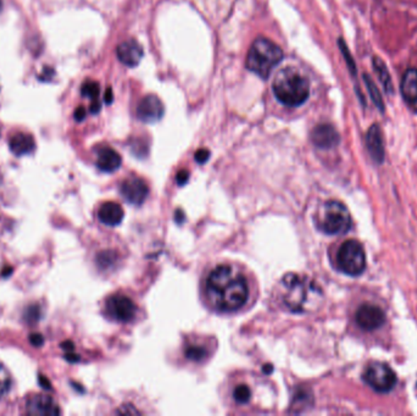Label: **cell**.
<instances>
[{
	"label": "cell",
	"instance_id": "cb8c5ba5",
	"mask_svg": "<svg viewBox=\"0 0 417 416\" xmlns=\"http://www.w3.org/2000/svg\"><path fill=\"white\" fill-rule=\"evenodd\" d=\"M250 392L249 387L245 386V385H241V386L236 387V390H233V398L236 400L237 403L247 404L249 402Z\"/></svg>",
	"mask_w": 417,
	"mask_h": 416
},
{
	"label": "cell",
	"instance_id": "f1b7e54d",
	"mask_svg": "<svg viewBox=\"0 0 417 416\" xmlns=\"http://www.w3.org/2000/svg\"><path fill=\"white\" fill-rule=\"evenodd\" d=\"M188 177H190V175L187 171H181L180 174L177 175V182H178V185H185Z\"/></svg>",
	"mask_w": 417,
	"mask_h": 416
},
{
	"label": "cell",
	"instance_id": "7c38bea8",
	"mask_svg": "<svg viewBox=\"0 0 417 416\" xmlns=\"http://www.w3.org/2000/svg\"><path fill=\"white\" fill-rule=\"evenodd\" d=\"M311 141L320 149H332L340 144V133L330 124H321L311 132Z\"/></svg>",
	"mask_w": 417,
	"mask_h": 416
},
{
	"label": "cell",
	"instance_id": "5b68a950",
	"mask_svg": "<svg viewBox=\"0 0 417 416\" xmlns=\"http://www.w3.org/2000/svg\"><path fill=\"white\" fill-rule=\"evenodd\" d=\"M316 225L323 234H343L352 226V217L345 204L338 200H328L318 209Z\"/></svg>",
	"mask_w": 417,
	"mask_h": 416
},
{
	"label": "cell",
	"instance_id": "ffe728a7",
	"mask_svg": "<svg viewBox=\"0 0 417 416\" xmlns=\"http://www.w3.org/2000/svg\"><path fill=\"white\" fill-rule=\"evenodd\" d=\"M374 69L376 74L379 76V82L382 83L383 88L386 89L387 93H393L394 87H393V81H391V74L388 71L387 65L384 64V61L381 58H374Z\"/></svg>",
	"mask_w": 417,
	"mask_h": 416
},
{
	"label": "cell",
	"instance_id": "9c48e42d",
	"mask_svg": "<svg viewBox=\"0 0 417 416\" xmlns=\"http://www.w3.org/2000/svg\"><path fill=\"white\" fill-rule=\"evenodd\" d=\"M355 319H357V325L362 329L374 331L386 322V314L377 305L362 304V307L357 309Z\"/></svg>",
	"mask_w": 417,
	"mask_h": 416
},
{
	"label": "cell",
	"instance_id": "7a4b0ae2",
	"mask_svg": "<svg viewBox=\"0 0 417 416\" xmlns=\"http://www.w3.org/2000/svg\"><path fill=\"white\" fill-rule=\"evenodd\" d=\"M284 308L297 314L315 312L323 302V292L318 283L297 273L286 275L277 288Z\"/></svg>",
	"mask_w": 417,
	"mask_h": 416
},
{
	"label": "cell",
	"instance_id": "30bf717a",
	"mask_svg": "<svg viewBox=\"0 0 417 416\" xmlns=\"http://www.w3.org/2000/svg\"><path fill=\"white\" fill-rule=\"evenodd\" d=\"M149 193V188L146 183L138 177H129L124 181L121 186V195L125 198L126 202L141 205L146 199Z\"/></svg>",
	"mask_w": 417,
	"mask_h": 416
},
{
	"label": "cell",
	"instance_id": "6da1fadb",
	"mask_svg": "<svg viewBox=\"0 0 417 416\" xmlns=\"http://www.w3.org/2000/svg\"><path fill=\"white\" fill-rule=\"evenodd\" d=\"M207 300L219 310L233 312L244 307L249 287L244 275L231 265H219L212 270L205 283Z\"/></svg>",
	"mask_w": 417,
	"mask_h": 416
},
{
	"label": "cell",
	"instance_id": "ac0fdd59",
	"mask_svg": "<svg viewBox=\"0 0 417 416\" xmlns=\"http://www.w3.org/2000/svg\"><path fill=\"white\" fill-rule=\"evenodd\" d=\"M98 217L104 225L117 226L124 220V209L115 202H107L100 207Z\"/></svg>",
	"mask_w": 417,
	"mask_h": 416
},
{
	"label": "cell",
	"instance_id": "9a60e30c",
	"mask_svg": "<svg viewBox=\"0 0 417 416\" xmlns=\"http://www.w3.org/2000/svg\"><path fill=\"white\" fill-rule=\"evenodd\" d=\"M366 147L370 153L372 160L381 164L384 159V144H383L382 130L379 125H372L366 135Z\"/></svg>",
	"mask_w": 417,
	"mask_h": 416
},
{
	"label": "cell",
	"instance_id": "603a6c76",
	"mask_svg": "<svg viewBox=\"0 0 417 416\" xmlns=\"http://www.w3.org/2000/svg\"><path fill=\"white\" fill-rule=\"evenodd\" d=\"M11 387V378L4 365L0 364V397L6 395Z\"/></svg>",
	"mask_w": 417,
	"mask_h": 416
},
{
	"label": "cell",
	"instance_id": "4fadbf2b",
	"mask_svg": "<svg viewBox=\"0 0 417 416\" xmlns=\"http://www.w3.org/2000/svg\"><path fill=\"white\" fill-rule=\"evenodd\" d=\"M165 113L163 102L156 96H146L143 98L137 109L139 120L144 122L159 121Z\"/></svg>",
	"mask_w": 417,
	"mask_h": 416
},
{
	"label": "cell",
	"instance_id": "52a82bcc",
	"mask_svg": "<svg viewBox=\"0 0 417 416\" xmlns=\"http://www.w3.org/2000/svg\"><path fill=\"white\" fill-rule=\"evenodd\" d=\"M362 378L371 388L381 393H387L396 385V375L393 368L379 361L371 363L366 368Z\"/></svg>",
	"mask_w": 417,
	"mask_h": 416
},
{
	"label": "cell",
	"instance_id": "5bb4252c",
	"mask_svg": "<svg viewBox=\"0 0 417 416\" xmlns=\"http://www.w3.org/2000/svg\"><path fill=\"white\" fill-rule=\"evenodd\" d=\"M400 91L408 108L417 113V69H408L405 71Z\"/></svg>",
	"mask_w": 417,
	"mask_h": 416
},
{
	"label": "cell",
	"instance_id": "8992f818",
	"mask_svg": "<svg viewBox=\"0 0 417 416\" xmlns=\"http://www.w3.org/2000/svg\"><path fill=\"white\" fill-rule=\"evenodd\" d=\"M337 264L343 273L350 276H359L366 268L365 251L355 239L345 241L337 253Z\"/></svg>",
	"mask_w": 417,
	"mask_h": 416
},
{
	"label": "cell",
	"instance_id": "ba28073f",
	"mask_svg": "<svg viewBox=\"0 0 417 416\" xmlns=\"http://www.w3.org/2000/svg\"><path fill=\"white\" fill-rule=\"evenodd\" d=\"M105 310L109 317L120 322L134 320L137 312V307L134 300L125 295H114L107 300Z\"/></svg>",
	"mask_w": 417,
	"mask_h": 416
},
{
	"label": "cell",
	"instance_id": "3957f363",
	"mask_svg": "<svg viewBox=\"0 0 417 416\" xmlns=\"http://www.w3.org/2000/svg\"><path fill=\"white\" fill-rule=\"evenodd\" d=\"M272 89L282 104L296 108L304 104L310 96V83L304 75L294 67H286L276 75Z\"/></svg>",
	"mask_w": 417,
	"mask_h": 416
},
{
	"label": "cell",
	"instance_id": "277c9868",
	"mask_svg": "<svg viewBox=\"0 0 417 416\" xmlns=\"http://www.w3.org/2000/svg\"><path fill=\"white\" fill-rule=\"evenodd\" d=\"M282 59V49L270 39L261 37L255 39L250 47L247 57V69L261 78H267Z\"/></svg>",
	"mask_w": 417,
	"mask_h": 416
},
{
	"label": "cell",
	"instance_id": "8fae6325",
	"mask_svg": "<svg viewBox=\"0 0 417 416\" xmlns=\"http://www.w3.org/2000/svg\"><path fill=\"white\" fill-rule=\"evenodd\" d=\"M26 412L30 415L52 416L60 414V409L52 397L35 395L27 400Z\"/></svg>",
	"mask_w": 417,
	"mask_h": 416
},
{
	"label": "cell",
	"instance_id": "484cf974",
	"mask_svg": "<svg viewBox=\"0 0 417 416\" xmlns=\"http://www.w3.org/2000/svg\"><path fill=\"white\" fill-rule=\"evenodd\" d=\"M185 356L194 361H200L207 356V351L199 346H190L185 349Z\"/></svg>",
	"mask_w": 417,
	"mask_h": 416
},
{
	"label": "cell",
	"instance_id": "7402d4cb",
	"mask_svg": "<svg viewBox=\"0 0 417 416\" xmlns=\"http://www.w3.org/2000/svg\"><path fill=\"white\" fill-rule=\"evenodd\" d=\"M99 84L94 82V81H87L83 86H82V94L87 97V98H91L92 104L95 103H99L98 102V97H99Z\"/></svg>",
	"mask_w": 417,
	"mask_h": 416
},
{
	"label": "cell",
	"instance_id": "e0dca14e",
	"mask_svg": "<svg viewBox=\"0 0 417 416\" xmlns=\"http://www.w3.org/2000/svg\"><path fill=\"white\" fill-rule=\"evenodd\" d=\"M97 166L104 173H114L121 166V156L112 148H100L97 153Z\"/></svg>",
	"mask_w": 417,
	"mask_h": 416
},
{
	"label": "cell",
	"instance_id": "44dd1931",
	"mask_svg": "<svg viewBox=\"0 0 417 416\" xmlns=\"http://www.w3.org/2000/svg\"><path fill=\"white\" fill-rule=\"evenodd\" d=\"M364 80H365L366 88L369 91V94H370V98L374 102V104L383 113L384 111V103H383L382 96H381L379 87L376 86V83L367 75H364Z\"/></svg>",
	"mask_w": 417,
	"mask_h": 416
},
{
	"label": "cell",
	"instance_id": "d6986e66",
	"mask_svg": "<svg viewBox=\"0 0 417 416\" xmlns=\"http://www.w3.org/2000/svg\"><path fill=\"white\" fill-rule=\"evenodd\" d=\"M10 149L15 155H26L35 150V139L27 133H16L10 138Z\"/></svg>",
	"mask_w": 417,
	"mask_h": 416
},
{
	"label": "cell",
	"instance_id": "4316f807",
	"mask_svg": "<svg viewBox=\"0 0 417 416\" xmlns=\"http://www.w3.org/2000/svg\"><path fill=\"white\" fill-rule=\"evenodd\" d=\"M209 156H210L209 150L199 149L198 152L195 153V160L198 161L199 164H204L209 159Z\"/></svg>",
	"mask_w": 417,
	"mask_h": 416
},
{
	"label": "cell",
	"instance_id": "4dcf8cb0",
	"mask_svg": "<svg viewBox=\"0 0 417 416\" xmlns=\"http://www.w3.org/2000/svg\"><path fill=\"white\" fill-rule=\"evenodd\" d=\"M105 102H107L108 104H110V103L112 102V88H108V91H107V93H105Z\"/></svg>",
	"mask_w": 417,
	"mask_h": 416
},
{
	"label": "cell",
	"instance_id": "2e32d148",
	"mask_svg": "<svg viewBox=\"0 0 417 416\" xmlns=\"http://www.w3.org/2000/svg\"><path fill=\"white\" fill-rule=\"evenodd\" d=\"M117 58L126 66H137L143 57V49L134 40H126L117 47Z\"/></svg>",
	"mask_w": 417,
	"mask_h": 416
},
{
	"label": "cell",
	"instance_id": "f546056e",
	"mask_svg": "<svg viewBox=\"0 0 417 416\" xmlns=\"http://www.w3.org/2000/svg\"><path fill=\"white\" fill-rule=\"evenodd\" d=\"M85 116H86V111H85V109L78 108L77 111H76V114H75L76 120H83V117Z\"/></svg>",
	"mask_w": 417,
	"mask_h": 416
},
{
	"label": "cell",
	"instance_id": "83f0119b",
	"mask_svg": "<svg viewBox=\"0 0 417 416\" xmlns=\"http://www.w3.org/2000/svg\"><path fill=\"white\" fill-rule=\"evenodd\" d=\"M30 341L31 343L33 344V346H36V347H39V346H42V344H43V336L38 334H31Z\"/></svg>",
	"mask_w": 417,
	"mask_h": 416
},
{
	"label": "cell",
	"instance_id": "d4e9b609",
	"mask_svg": "<svg viewBox=\"0 0 417 416\" xmlns=\"http://www.w3.org/2000/svg\"><path fill=\"white\" fill-rule=\"evenodd\" d=\"M340 52L343 54V57H345V61H347V65H348L349 71L352 72L353 75H357V65H355V61H354L353 57H352V54L349 52L348 47H347V44L345 43V40L343 39H340Z\"/></svg>",
	"mask_w": 417,
	"mask_h": 416
}]
</instances>
